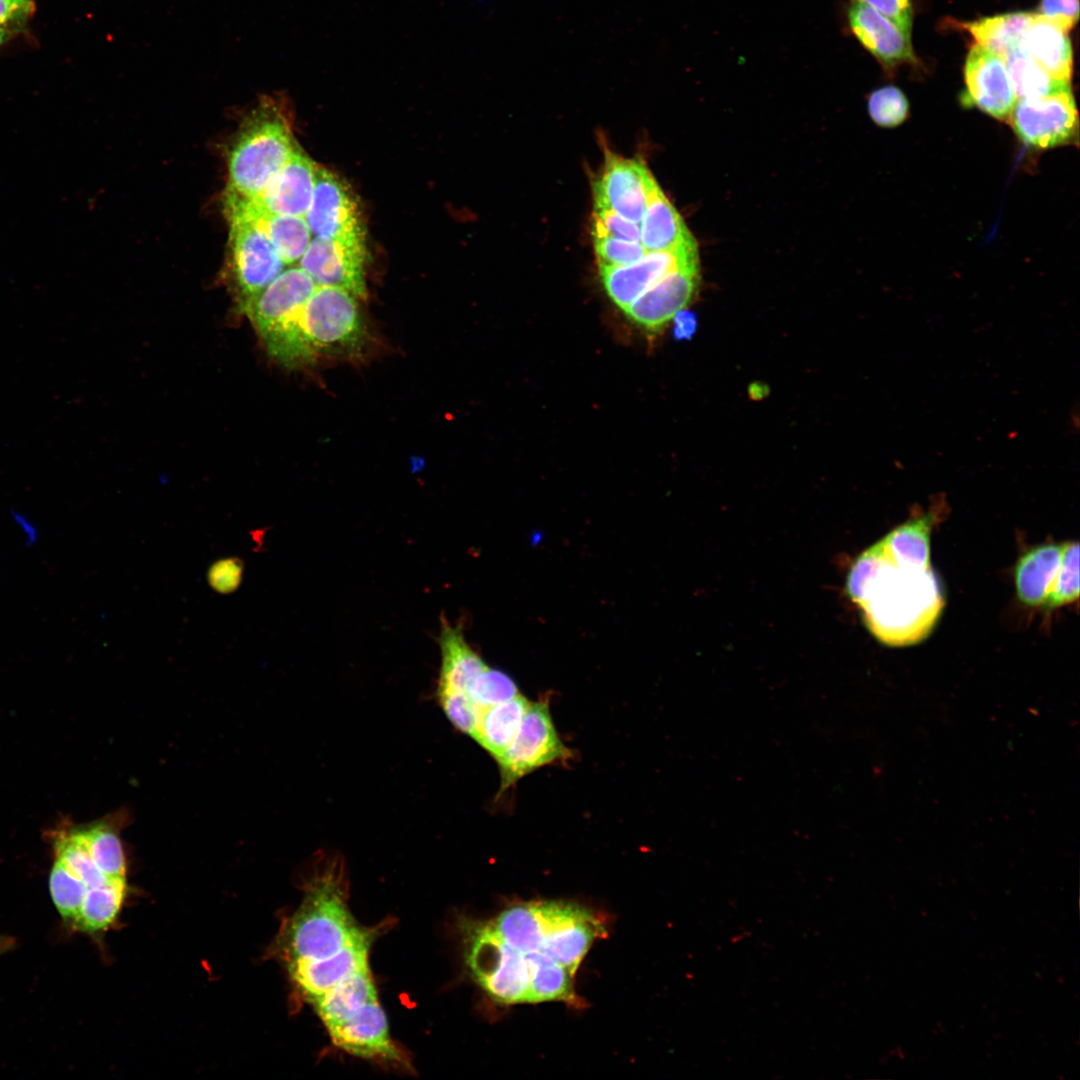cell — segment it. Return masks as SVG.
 <instances>
[{
	"instance_id": "6",
	"label": "cell",
	"mask_w": 1080,
	"mask_h": 1080,
	"mask_svg": "<svg viewBox=\"0 0 1080 1080\" xmlns=\"http://www.w3.org/2000/svg\"><path fill=\"white\" fill-rule=\"evenodd\" d=\"M227 267L240 309L255 299L284 270L285 264L267 236L249 219L228 217Z\"/></svg>"
},
{
	"instance_id": "45",
	"label": "cell",
	"mask_w": 1080,
	"mask_h": 1080,
	"mask_svg": "<svg viewBox=\"0 0 1080 1080\" xmlns=\"http://www.w3.org/2000/svg\"><path fill=\"white\" fill-rule=\"evenodd\" d=\"M11 519L23 536L25 545L34 546L39 540V530L36 524L26 514L18 510L11 511Z\"/></svg>"
},
{
	"instance_id": "24",
	"label": "cell",
	"mask_w": 1080,
	"mask_h": 1080,
	"mask_svg": "<svg viewBox=\"0 0 1080 1080\" xmlns=\"http://www.w3.org/2000/svg\"><path fill=\"white\" fill-rule=\"evenodd\" d=\"M640 228V242L647 252L670 251L695 240L658 184L651 194Z\"/></svg>"
},
{
	"instance_id": "10",
	"label": "cell",
	"mask_w": 1080,
	"mask_h": 1080,
	"mask_svg": "<svg viewBox=\"0 0 1080 1080\" xmlns=\"http://www.w3.org/2000/svg\"><path fill=\"white\" fill-rule=\"evenodd\" d=\"M1007 120L1018 138L1033 148L1049 149L1077 140L1078 114L1071 88L1018 99Z\"/></svg>"
},
{
	"instance_id": "14",
	"label": "cell",
	"mask_w": 1080,
	"mask_h": 1080,
	"mask_svg": "<svg viewBox=\"0 0 1080 1080\" xmlns=\"http://www.w3.org/2000/svg\"><path fill=\"white\" fill-rule=\"evenodd\" d=\"M964 78L972 103L995 119H1008L1016 96L1001 56L975 44L966 58Z\"/></svg>"
},
{
	"instance_id": "3",
	"label": "cell",
	"mask_w": 1080,
	"mask_h": 1080,
	"mask_svg": "<svg viewBox=\"0 0 1080 1080\" xmlns=\"http://www.w3.org/2000/svg\"><path fill=\"white\" fill-rule=\"evenodd\" d=\"M315 288L300 267L283 270L245 312L269 355L285 368H304L317 359L303 325L304 306Z\"/></svg>"
},
{
	"instance_id": "38",
	"label": "cell",
	"mask_w": 1080,
	"mask_h": 1080,
	"mask_svg": "<svg viewBox=\"0 0 1080 1080\" xmlns=\"http://www.w3.org/2000/svg\"><path fill=\"white\" fill-rule=\"evenodd\" d=\"M437 697L453 726L474 738L482 709L466 693L438 692Z\"/></svg>"
},
{
	"instance_id": "16",
	"label": "cell",
	"mask_w": 1080,
	"mask_h": 1080,
	"mask_svg": "<svg viewBox=\"0 0 1080 1080\" xmlns=\"http://www.w3.org/2000/svg\"><path fill=\"white\" fill-rule=\"evenodd\" d=\"M846 19L851 33L887 69L916 61L911 33L875 9L852 0Z\"/></svg>"
},
{
	"instance_id": "40",
	"label": "cell",
	"mask_w": 1080,
	"mask_h": 1080,
	"mask_svg": "<svg viewBox=\"0 0 1080 1080\" xmlns=\"http://www.w3.org/2000/svg\"><path fill=\"white\" fill-rule=\"evenodd\" d=\"M243 571L244 563L240 558L227 557L217 560L208 570V584L217 593L230 594L240 586Z\"/></svg>"
},
{
	"instance_id": "13",
	"label": "cell",
	"mask_w": 1080,
	"mask_h": 1080,
	"mask_svg": "<svg viewBox=\"0 0 1080 1080\" xmlns=\"http://www.w3.org/2000/svg\"><path fill=\"white\" fill-rule=\"evenodd\" d=\"M699 280V262L679 268L646 290L624 312L641 328L656 333L686 307Z\"/></svg>"
},
{
	"instance_id": "21",
	"label": "cell",
	"mask_w": 1080,
	"mask_h": 1080,
	"mask_svg": "<svg viewBox=\"0 0 1080 1080\" xmlns=\"http://www.w3.org/2000/svg\"><path fill=\"white\" fill-rule=\"evenodd\" d=\"M1020 46L1053 78L1070 82L1073 51L1067 31L1033 13Z\"/></svg>"
},
{
	"instance_id": "29",
	"label": "cell",
	"mask_w": 1080,
	"mask_h": 1080,
	"mask_svg": "<svg viewBox=\"0 0 1080 1080\" xmlns=\"http://www.w3.org/2000/svg\"><path fill=\"white\" fill-rule=\"evenodd\" d=\"M125 893V878H108L102 885L89 888L72 926L84 932L107 928L118 915Z\"/></svg>"
},
{
	"instance_id": "39",
	"label": "cell",
	"mask_w": 1080,
	"mask_h": 1080,
	"mask_svg": "<svg viewBox=\"0 0 1080 1080\" xmlns=\"http://www.w3.org/2000/svg\"><path fill=\"white\" fill-rule=\"evenodd\" d=\"M591 234L594 237H613L627 241H639L641 228L639 223L629 221L618 214L603 208H594Z\"/></svg>"
},
{
	"instance_id": "31",
	"label": "cell",
	"mask_w": 1080,
	"mask_h": 1080,
	"mask_svg": "<svg viewBox=\"0 0 1080 1080\" xmlns=\"http://www.w3.org/2000/svg\"><path fill=\"white\" fill-rule=\"evenodd\" d=\"M94 863L107 878H125V858L120 839L106 825L79 832Z\"/></svg>"
},
{
	"instance_id": "11",
	"label": "cell",
	"mask_w": 1080,
	"mask_h": 1080,
	"mask_svg": "<svg viewBox=\"0 0 1080 1080\" xmlns=\"http://www.w3.org/2000/svg\"><path fill=\"white\" fill-rule=\"evenodd\" d=\"M656 185L642 161L607 153L593 184L594 208L608 209L640 224Z\"/></svg>"
},
{
	"instance_id": "42",
	"label": "cell",
	"mask_w": 1080,
	"mask_h": 1080,
	"mask_svg": "<svg viewBox=\"0 0 1080 1080\" xmlns=\"http://www.w3.org/2000/svg\"><path fill=\"white\" fill-rule=\"evenodd\" d=\"M1037 14L1068 32L1078 21L1079 2L1078 0H1041Z\"/></svg>"
},
{
	"instance_id": "37",
	"label": "cell",
	"mask_w": 1080,
	"mask_h": 1080,
	"mask_svg": "<svg viewBox=\"0 0 1080 1080\" xmlns=\"http://www.w3.org/2000/svg\"><path fill=\"white\" fill-rule=\"evenodd\" d=\"M594 252L598 267H621L641 260L648 252L639 241L613 237H594Z\"/></svg>"
},
{
	"instance_id": "7",
	"label": "cell",
	"mask_w": 1080,
	"mask_h": 1080,
	"mask_svg": "<svg viewBox=\"0 0 1080 1080\" xmlns=\"http://www.w3.org/2000/svg\"><path fill=\"white\" fill-rule=\"evenodd\" d=\"M305 220L313 237L366 253L365 229L358 201L348 184L317 163L313 196Z\"/></svg>"
},
{
	"instance_id": "23",
	"label": "cell",
	"mask_w": 1080,
	"mask_h": 1080,
	"mask_svg": "<svg viewBox=\"0 0 1080 1080\" xmlns=\"http://www.w3.org/2000/svg\"><path fill=\"white\" fill-rule=\"evenodd\" d=\"M1062 544H1042L1025 552L1015 567L1019 600L1027 606L1043 605L1060 566Z\"/></svg>"
},
{
	"instance_id": "48",
	"label": "cell",
	"mask_w": 1080,
	"mask_h": 1080,
	"mask_svg": "<svg viewBox=\"0 0 1080 1080\" xmlns=\"http://www.w3.org/2000/svg\"><path fill=\"white\" fill-rule=\"evenodd\" d=\"M14 32L0 27V47L3 46L11 37Z\"/></svg>"
},
{
	"instance_id": "22",
	"label": "cell",
	"mask_w": 1080,
	"mask_h": 1080,
	"mask_svg": "<svg viewBox=\"0 0 1080 1080\" xmlns=\"http://www.w3.org/2000/svg\"><path fill=\"white\" fill-rule=\"evenodd\" d=\"M439 644L441 668L437 693H466L472 680L487 667L486 663L466 642L461 629L444 619Z\"/></svg>"
},
{
	"instance_id": "12",
	"label": "cell",
	"mask_w": 1080,
	"mask_h": 1080,
	"mask_svg": "<svg viewBox=\"0 0 1080 1080\" xmlns=\"http://www.w3.org/2000/svg\"><path fill=\"white\" fill-rule=\"evenodd\" d=\"M698 262L697 243L693 240L674 250L648 252L627 266L599 267V274L609 298L624 311L671 272Z\"/></svg>"
},
{
	"instance_id": "34",
	"label": "cell",
	"mask_w": 1080,
	"mask_h": 1080,
	"mask_svg": "<svg viewBox=\"0 0 1080 1080\" xmlns=\"http://www.w3.org/2000/svg\"><path fill=\"white\" fill-rule=\"evenodd\" d=\"M1079 595V544L1063 543L1059 569L1043 603L1046 609H1054L1078 599Z\"/></svg>"
},
{
	"instance_id": "43",
	"label": "cell",
	"mask_w": 1080,
	"mask_h": 1080,
	"mask_svg": "<svg viewBox=\"0 0 1080 1080\" xmlns=\"http://www.w3.org/2000/svg\"><path fill=\"white\" fill-rule=\"evenodd\" d=\"M865 4L888 17L911 33L913 9L910 0H853Z\"/></svg>"
},
{
	"instance_id": "35",
	"label": "cell",
	"mask_w": 1080,
	"mask_h": 1080,
	"mask_svg": "<svg viewBox=\"0 0 1080 1080\" xmlns=\"http://www.w3.org/2000/svg\"><path fill=\"white\" fill-rule=\"evenodd\" d=\"M466 694L483 709L511 700L520 693L511 677L487 666L472 680Z\"/></svg>"
},
{
	"instance_id": "33",
	"label": "cell",
	"mask_w": 1080,
	"mask_h": 1080,
	"mask_svg": "<svg viewBox=\"0 0 1080 1080\" xmlns=\"http://www.w3.org/2000/svg\"><path fill=\"white\" fill-rule=\"evenodd\" d=\"M57 860L81 879L88 888L102 885L108 878L94 863L79 832L62 834L55 841Z\"/></svg>"
},
{
	"instance_id": "18",
	"label": "cell",
	"mask_w": 1080,
	"mask_h": 1080,
	"mask_svg": "<svg viewBox=\"0 0 1080 1080\" xmlns=\"http://www.w3.org/2000/svg\"><path fill=\"white\" fill-rule=\"evenodd\" d=\"M226 217L251 220L270 240L285 265L299 261L310 241L305 218L264 210L252 200L223 199Z\"/></svg>"
},
{
	"instance_id": "32",
	"label": "cell",
	"mask_w": 1080,
	"mask_h": 1080,
	"mask_svg": "<svg viewBox=\"0 0 1080 1080\" xmlns=\"http://www.w3.org/2000/svg\"><path fill=\"white\" fill-rule=\"evenodd\" d=\"M49 887L59 914L72 925L89 888L57 859L50 873Z\"/></svg>"
},
{
	"instance_id": "27",
	"label": "cell",
	"mask_w": 1080,
	"mask_h": 1080,
	"mask_svg": "<svg viewBox=\"0 0 1080 1080\" xmlns=\"http://www.w3.org/2000/svg\"><path fill=\"white\" fill-rule=\"evenodd\" d=\"M1033 13L1010 12L964 24L977 44L1003 57L1021 45Z\"/></svg>"
},
{
	"instance_id": "17",
	"label": "cell",
	"mask_w": 1080,
	"mask_h": 1080,
	"mask_svg": "<svg viewBox=\"0 0 1080 1080\" xmlns=\"http://www.w3.org/2000/svg\"><path fill=\"white\" fill-rule=\"evenodd\" d=\"M316 163L297 148L252 201L266 211L305 218L315 184Z\"/></svg>"
},
{
	"instance_id": "26",
	"label": "cell",
	"mask_w": 1080,
	"mask_h": 1080,
	"mask_svg": "<svg viewBox=\"0 0 1080 1080\" xmlns=\"http://www.w3.org/2000/svg\"><path fill=\"white\" fill-rule=\"evenodd\" d=\"M931 513L901 524L877 542L892 561L919 568H930V533L935 521Z\"/></svg>"
},
{
	"instance_id": "15",
	"label": "cell",
	"mask_w": 1080,
	"mask_h": 1080,
	"mask_svg": "<svg viewBox=\"0 0 1080 1080\" xmlns=\"http://www.w3.org/2000/svg\"><path fill=\"white\" fill-rule=\"evenodd\" d=\"M365 255L333 241L313 237L299 260V267L316 286L342 288L357 299H366Z\"/></svg>"
},
{
	"instance_id": "44",
	"label": "cell",
	"mask_w": 1080,
	"mask_h": 1080,
	"mask_svg": "<svg viewBox=\"0 0 1080 1080\" xmlns=\"http://www.w3.org/2000/svg\"><path fill=\"white\" fill-rule=\"evenodd\" d=\"M673 335L677 340L690 339L697 327V320L693 313L680 310L674 317Z\"/></svg>"
},
{
	"instance_id": "4",
	"label": "cell",
	"mask_w": 1080,
	"mask_h": 1080,
	"mask_svg": "<svg viewBox=\"0 0 1080 1080\" xmlns=\"http://www.w3.org/2000/svg\"><path fill=\"white\" fill-rule=\"evenodd\" d=\"M303 325L317 357H356L367 343L357 298L342 288L316 286L304 306Z\"/></svg>"
},
{
	"instance_id": "19",
	"label": "cell",
	"mask_w": 1080,
	"mask_h": 1080,
	"mask_svg": "<svg viewBox=\"0 0 1080 1080\" xmlns=\"http://www.w3.org/2000/svg\"><path fill=\"white\" fill-rule=\"evenodd\" d=\"M373 938L346 948L320 962L289 961V973L305 998L312 1003L349 976L369 969V949Z\"/></svg>"
},
{
	"instance_id": "5",
	"label": "cell",
	"mask_w": 1080,
	"mask_h": 1080,
	"mask_svg": "<svg viewBox=\"0 0 1080 1080\" xmlns=\"http://www.w3.org/2000/svg\"><path fill=\"white\" fill-rule=\"evenodd\" d=\"M466 936V961L479 985L498 1002H531L524 954L502 941L488 922L470 925Z\"/></svg>"
},
{
	"instance_id": "9",
	"label": "cell",
	"mask_w": 1080,
	"mask_h": 1080,
	"mask_svg": "<svg viewBox=\"0 0 1080 1080\" xmlns=\"http://www.w3.org/2000/svg\"><path fill=\"white\" fill-rule=\"evenodd\" d=\"M543 929L541 952L573 975L592 943L606 935L601 919L586 908L560 901L536 902Z\"/></svg>"
},
{
	"instance_id": "1",
	"label": "cell",
	"mask_w": 1080,
	"mask_h": 1080,
	"mask_svg": "<svg viewBox=\"0 0 1080 1080\" xmlns=\"http://www.w3.org/2000/svg\"><path fill=\"white\" fill-rule=\"evenodd\" d=\"M847 590L860 606L871 633L890 646H907L923 640L944 606L931 567L898 564L877 543L852 565Z\"/></svg>"
},
{
	"instance_id": "47",
	"label": "cell",
	"mask_w": 1080,
	"mask_h": 1080,
	"mask_svg": "<svg viewBox=\"0 0 1080 1080\" xmlns=\"http://www.w3.org/2000/svg\"><path fill=\"white\" fill-rule=\"evenodd\" d=\"M15 944V940L9 936H0V954L9 951Z\"/></svg>"
},
{
	"instance_id": "25",
	"label": "cell",
	"mask_w": 1080,
	"mask_h": 1080,
	"mask_svg": "<svg viewBox=\"0 0 1080 1080\" xmlns=\"http://www.w3.org/2000/svg\"><path fill=\"white\" fill-rule=\"evenodd\" d=\"M530 702L521 694L483 708L473 739L497 760L514 738Z\"/></svg>"
},
{
	"instance_id": "8",
	"label": "cell",
	"mask_w": 1080,
	"mask_h": 1080,
	"mask_svg": "<svg viewBox=\"0 0 1080 1080\" xmlns=\"http://www.w3.org/2000/svg\"><path fill=\"white\" fill-rule=\"evenodd\" d=\"M571 755L557 733L548 702H530L514 738L496 760L501 775L499 793L532 771L566 761Z\"/></svg>"
},
{
	"instance_id": "30",
	"label": "cell",
	"mask_w": 1080,
	"mask_h": 1080,
	"mask_svg": "<svg viewBox=\"0 0 1080 1080\" xmlns=\"http://www.w3.org/2000/svg\"><path fill=\"white\" fill-rule=\"evenodd\" d=\"M530 970L531 1002L565 1001L575 1003L574 975L542 952L524 954Z\"/></svg>"
},
{
	"instance_id": "2",
	"label": "cell",
	"mask_w": 1080,
	"mask_h": 1080,
	"mask_svg": "<svg viewBox=\"0 0 1080 1080\" xmlns=\"http://www.w3.org/2000/svg\"><path fill=\"white\" fill-rule=\"evenodd\" d=\"M296 148L285 99L261 97L243 118L228 150L224 199L258 197Z\"/></svg>"
},
{
	"instance_id": "46",
	"label": "cell",
	"mask_w": 1080,
	"mask_h": 1080,
	"mask_svg": "<svg viewBox=\"0 0 1080 1080\" xmlns=\"http://www.w3.org/2000/svg\"><path fill=\"white\" fill-rule=\"evenodd\" d=\"M1069 426L1072 428V431H1074V432H1077L1078 429H1079V407H1078L1077 403L1072 407V409L1070 411V414H1069Z\"/></svg>"
},
{
	"instance_id": "20",
	"label": "cell",
	"mask_w": 1080,
	"mask_h": 1080,
	"mask_svg": "<svg viewBox=\"0 0 1080 1080\" xmlns=\"http://www.w3.org/2000/svg\"><path fill=\"white\" fill-rule=\"evenodd\" d=\"M311 1004L329 1035L380 1005L370 969L349 976Z\"/></svg>"
},
{
	"instance_id": "41",
	"label": "cell",
	"mask_w": 1080,
	"mask_h": 1080,
	"mask_svg": "<svg viewBox=\"0 0 1080 1080\" xmlns=\"http://www.w3.org/2000/svg\"><path fill=\"white\" fill-rule=\"evenodd\" d=\"M35 12V0H0V27L21 31Z\"/></svg>"
},
{
	"instance_id": "36",
	"label": "cell",
	"mask_w": 1080,
	"mask_h": 1080,
	"mask_svg": "<svg viewBox=\"0 0 1080 1080\" xmlns=\"http://www.w3.org/2000/svg\"><path fill=\"white\" fill-rule=\"evenodd\" d=\"M867 108L872 121L883 128L899 126L909 115L908 100L895 86L874 90L868 97Z\"/></svg>"
},
{
	"instance_id": "28",
	"label": "cell",
	"mask_w": 1080,
	"mask_h": 1080,
	"mask_svg": "<svg viewBox=\"0 0 1080 1080\" xmlns=\"http://www.w3.org/2000/svg\"><path fill=\"white\" fill-rule=\"evenodd\" d=\"M1018 99L1045 96L1071 88L1070 82L1053 78L1028 52L1018 46L1002 57Z\"/></svg>"
}]
</instances>
